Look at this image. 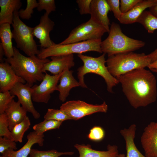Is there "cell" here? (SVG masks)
<instances>
[{"label": "cell", "instance_id": "5bb4252c", "mask_svg": "<svg viewBox=\"0 0 157 157\" xmlns=\"http://www.w3.org/2000/svg\"><path fill=\"white\" fill-rule=\"evenodd\" d=\"M110 8L106 0H92L90 5V19L104 27L109 32L110 25L108 14Z\"/></svg>", "mask_w": 157, "mask_h": 157}, {"label": "cell", "instance_id": "7a4b0ae2", "mask_svg": "<svg viewBox=\"0 0 157 157\" xmlns=\"http://www.w3.org/2000/svg\"><path fill=\"white\" fill-rule=\"evenodd\" d=\"M13 49V56L4 58V61L9 64L16 74L31 87L37 81H41L45 74H43L44 65L50 60L40 58L36 55L26 57L15 47Z\"/></svg>", "mask_w": 157, "mask_h": 157}, {"label": "cell", "instance_id": "ba28073f", "mask_svg": "<svg viewBox=\"0 0 157 157\" xmlns=\"http://www.w3.org/2000/svg\"><path fill=\"white\" fill-rule=\"evenodd\" d=\"M106 29L91 19L83 23L72 30L68 37L59 44H65L87 40L101 39Z\"/></svg>", "mask_w": 157, "mask_h": 157}, {"label": "cell", "instance_id": "e0dca14e", "mask_svg": "<svg viewBox=\"0 0 157 157\" xmlns=\"http://www.w3.org/2000/svg\"><path fill=\"white\" fill-rule=\"evenodd\" d=\"M51 60L45 63L44 72L48 71L53 75H58L66 68L70 69L75 65L73 54L51 57Z\"/></svg>", "mask_w": 157, "mask_h": 157}, {"label": "cell", "instance_id": "e575fe53", "mask_svg": "<svg viewBox=\"0 0 157 157\" xmlns=\"http://www.w3.org/2000/svg\"><path fill=\"white\" fill-rule=\"evenodd\" d=\"M16 142L12 139L0 137V153L2 154L6 150L10 148L15 150L17 148Z\"/></svg>", "mask_w": 157, "mask_h": 157}, {"label": "cell", "instance_id": "f1b7e54d", "mask_svg": "<svg viewBox=\"0 0 157 157\" xmlns=\"http://www.w3.org/2000/svg\"><path fill=\"white\" fill-rule=\"evenodd\" d=\"M44 119L63 122L66 120L72 119L65 111L60 108L59 109H48L44 116Z\"/></svg>", "mask_w": 157, "mask_h": 157}, {"label": "cell", "instance_id": "8fae6325", "mask_svg": "<svg viewBox=\"0 0 157 157\" xmlns=\"http://www.w3.org/2000/svg\"><path fill=\"white\" fill-rule=\"evenodd\" d=\"M32 87L27 83L18 82L10 91L13 95L16 96L22 106L27 112L31 113L34 118L38 119L40 114L35 109L32 102Z\"/></svg>", "mask_w": 157, "mask_h": 157}, {"label": "cell", "instance_id": "836d02e7", "mask_svg": "<svg viewBox=\"0 0 157 157\" xmlns=\"http://www.w3.org/2000/svg\"><path fill=\"white\" fill-rule=\"evenodd\" d=\"M105 136V132L103 129L98 126H94L90 129L88 135L91 140L96 141L102 140Z\"/></svg>", "mask_w": 157, "mask_h": 157}, {"label": "cell", "instance_id": "6da1fadb", "mask_svg": "<svg viewBox=\"0 0 157 157\" xmlns=\"http://www.w3.org/2000/svg\"><path fill=\"white\" fill-rule=\"evenodd\" d=\"M117 79L129 102L134 108L146 107L156 101L157 81L150 71L144 68L138 69Z\"/></svg>", "mask_w": 157, "mask_h": 157}, {"label": "cell", "instance_id": "60d3db41", "mask_svg": "<svg viewBox=\"0 0 157 157\" xmlns=\"http://www.w3.org/2000/svg\"><path fill=\"white\" fill-rule=\"evenodd\" d=\"M147 67L151 70L157 68V60L150 63Z\"/></svg>", "mask_w": 157, "mask_h": 157}, {"label": "cell", "instance_id": "ac0fdd59", "mask_svg": "<svg viewBox=\"0 0 157 157\" xmlns=\"http://www.w3.org/2000/svg\"><path fill=\"white\" fill-rule=\"evenodd\" d=\"M73 71L68 68L64 70L60 78V83L57 86V90L59 92V100L63 102L69 95L70 90L73 88L80 86L73 76Z\"/></svg>", "mask_w": 157, "mask_h": 157}, {"label": "cell", "instance_id": "4fadbf2b", "mask_svg": "<svg viewBox=\"0 0 157 157\" xmlns=\"http://www.w3.org/2000/svg\"><path fill=\"white\" fill-rule=\"evenodd\" d=\"M141 143L146 157H157V122H151L144 128Z\"/></svg>", "mask_w": 157, "mask_h": 157}, {"label": "cell", "instance_id": "f546056e", "mask_svg": "<svg viewBox=\"0 0 157 157\" xmlns=\"http://www.w3.org/2000/svg\"><path fill=\"white\" fill-rule=\"evenodd\" d=\"M27 5L26 8L21 9L18 11L19 15L20 18L27 20L29 19L33 13V9L37 8L38 2L36 0H27Z\"/></svg>", "mask_w": 157, "mask_h": 157}, {"label": "cell", "instance_id": "d6986e66", "mask_svg": "<svg viewBox=\"0 0 157 157\" xmlns=\"http://www.w3.org/2000/svg\"><path fill=\"white\" fill-rule=\"evenodd\" d=\"M157 3V0H142L128 12L122 13L119 21L122 24H129L136 22L142 13L147 8Z\"/></svg>", "mask_w": 157, "mask_h": 157}, {"label": "cell", "instance_id": "9a60e30c", "mask_svg": "<svg viewBox=\"0 0 157 157\" xmlns=\"http://www.w3.org/2000/svg\"><path fill=\"white\" fill-rule=\"evenodd\" d=\"M26 82L17 75L9 64L4 62L0 64V92L10 91L17 83Z\"/></svg>", "mask_w": 157, "mask_h": 157}, {"label": "cell", "instance_id": "d590c367", "mask_svg": "<svg viewBox=\"0 0 157 157\" xmlns=\"http://www.w3.org/2000/svg\"><path fill=\"white\" fill-rule=\"evenodd\" d=\"M109 6L110 11L113 12L115 17L118 21L122 14L120 7L119 0H106Z\"/></svg>", "mask_w": 157, "mask_h": 157}, {"label": "cell", "instance_id": "b9f144b4", "mask_svg": "<svg viewBox=\"0 0 157 157\" xmlns=\"http://www.w3.org/2000/svg\"><path fill=\"white\" fill-rule=\"evenodd\" d=\"M153 71L157 73V68L152 70Z\"/></svg>", "mask_w": 157, "mask_h": 157}, {"label": "cell", "instance_id": "603a6c76", "mask_svg": "<svg viewBox=\"0 0 157 157\" xmlns=\"http://www.w3.org/2000/svg\"><path fill=\"white\" fill-rule=\"evenodd\" d=\"M22 6L20 0H0V25L8 23L12 24L14 12Z\"/></svg>", "mask_w": 157, "mask_h": 157}, {"label": "cell", "instance_id": "1f68e13d", "mask_svg": "<svg viewBox=\"0 0 157 157\" xmlns=\"http://www.w3.org/2000/svg\"><path fill=\"white\" fill-rule=\"evenodd\" d=\"M37 9L38 11L42 10H46V13L49 15L52 11L56 10L55 1L54 0H39Z\"/></svg>", "mask_w": 157, "mask_h": 157}, {"label": "cell", "instance_id": "52a82bcc", "mask_svg": "<svg viewBox=\"0 0 157 157\" xmlns=\"http://www.w3.org/2000/svg\"><path fill=\"white\" fill-rule=\"evenodd\" d=\"M18 11L14 13L13 23L12 24L13 38L16 46L28 56L38 55L40 50L34 39L33 28L28 26L22 22L19 15Z\"/></svg>", "mask_w": 157, "mask_h": 157}, {"label": "cell", "instance_id": "9c48e42d", "mask_svg": "<svg viewBox=\"0 0 157 157\" xmlns=\"http://www.w3.org/2000/svg\"><path fill=\"white\" fill-rule=\"evenodd\" d=\"M60 108L65 111L72 119L77 120L95 113H106L108 106L105 102L101 104L93 105L80 100H72L63 104Z\"/></svg>", "mask_w": 157, "mask_h": 157}, {"label": "cell", "instance_id": "ab89813d", "mask_svg": "<svg viewBox=\"0 0 157 157\" xmlns=\"http://www.w3.org/2000/svg\"><path fill=\"white\" fill-rule=\"evenodd\" d=\"M5 55V53L3 48L0 44V62L1 63L4 62L3 56Z\"/></svg>", "mask_w": 157, "mask_h": 157}, {"label": "cell", "instance_id": "5b68a950", "mask_svg": "<svg viewBox=\"0 0 157 157\" xmlns=\"http://www.w3.org/2000/svg\"><path fill=\"white\" fill-rule=\"evenodd\" d=\"M105 54L97 57L78 54V57L82 60L83 65L78 69L77 77L80 86L83 88H87L84 81V76L88 73L97 74L102 77L106 83L107 90L109 92H113V88L119 83L118 80L109 72L105 65Z\"/></svg>", "mask_w": 157, "mask_h": 157}, {"label": "cell", "instance_id": "83f0119b", "mask_svg": "<svg viewBox=\"0 0 157 157\" xmlns=\"http://www.w3.org/2000/svg\"><path fill=\"white\" fill-rule=\"evenodd\" d=\"M74 154L73 152H58L55 149L47 151H41L35 149H32L29 157H59L63 155H72Z\"/></svg>", "mask_w": 157, "mask_h": 157}, {"label": "cell", "instance_id": "277c9868", "mask_svg": "<svg viewBox=\"0 0 157 157\" xmlns=\"http://www.w3.org/2000/svg\"><path fill=\"white\" fill-rule=\"evenodd\" d=\"M151 63L148 55L133 52L108 56L106 60L108 71L116 78L132 71L148 67Z\"/></svg>", "mask_w": 157, "mask_h": 157}, {"label": "cell", "instance_id": "8d00e7d4", "mask_svg": "<svg viewBox=\"0 0 157 157\" xmlns=\"http://www.w3.org/2000/svg\"><path fill=\"white\" fill-rule=\"evenodd\" d=\"M142 0H121L120 1V10L122 13H125L133 7Z\"/></svg>", "mask_w": 157, "mask_h": 157}, {"label": "cell", "instance_id": "4dcf8cb0", "mask_svg": "<svg viewBox=\"0 0 157 157\" xmlns=\"http://www.w3.org/2000/svg\"><path fill=\"white\" fill-rule=\"evenodd\" d=\"M0 137L12 140L11 133L9 129L8 118L5 113L0 114Z\"/></svg>", "mask_w": 157, "mask_h": 157}, {"label": "cell", "instance_id": "44dd1931", "mask_svg": "<svg viewBox=\"0 0 157 157\" xmlns=\"http://www.w3.org/2000/svg\"><path fill=\"white\" fill-rule=\"evenodd\" d=\"M74 147L79 152V157H117L119 154L118 147L115 145H108L106 151L94 150L89 144H76Z\"/></svg>", "mask_w": 157, "mask_h": 157}, {"label": "cell", "instance_id": "74e56055", "mask_svg": "<svg viewBox=\"0 0 157 157\" xmlns=\"http://www.w3.org/2000/svg\"><path fill=\"white\" fill-rule=\"evenodd\" d=\"M92 0H77L76 1L79 8L81 15L90 14V5Z\"/></svg>", "mask_w": 157, "mask_h": 157}, {"label": "cell", "instance_id": "7bdbcfd3", "mask_svg": "<svg viewBox=\"0 0 157 157\" xmlns=\"http://www.w3.org/2000/svg\"><path fill=\"white\" fill-rule=\"evenodd\" d=\"M0 157H4V156H2V155H1V156H0Z\"/></svg>", "mask_w": 157, "mask_h": 157}, {"label": "cell", "instance_id": "30bf717a", "mask_svg": "<svg viewBox=\"0 0 157 157\" xmlns=\"http://www.w3.org/2000/svg\"><path fill=\"white\" fill-rule=\"evenodd\" d=\"M63 72L58 75H53L45 72L41 83L31 87L33 101L37 103H47L50 99L51 94L57 90V84Z\"/></svg>", "mask_w": 157, "mask_h": 157}, {"label": "cell", "instance_id": "7c38bea8", "mask_svg": "<svg viewBox=\"0 0 157 157\" xmlns=\"http://www.w3.org/2000/svg\"><path fill=\"white\" fill-rule=\"evenodd\" d=\"M49 15L45 13L41 17L39 24L33 28V36L39 40L41 49L49 48L55 44L51 39L49 35L55 24Z\"/></svg>", "mask_w": 157, "mask_h": 157}, {"label": "cell", "instance_id": "4316f807", "mask_svg": "<svg viewBox=\"0 0 157 157\" xmlns=\"http://www.w3.org/2000/svg\"><path fill=\"white\" fill-rule=\"evenodd\" d=\"M62 122H63L53 120L44 119L34 125L33 128L38 134L42 135L47 131L59 129Z\"/></svg>", "mask_w": 157, "mask_h": 157}, {"label": "cell", "instance_id": "cb8c5ba5", "mask_svg": "<svg viewBox=\"0 0 157 157\" xmlns=\"http://www.w3.org/2000/svg\"><path fill=\"white\" fill-rule=\"evenodd\" d=\"M136 22L141 24L149 33H153L157 29V18L148 11L145 10L138 19ZM151 63L157 60V48L148 54Z\"/></svg>", "mask_w": 157, "mask_h": 157}, {"label": "cell", "instance_id": "f35d334b", "mask_svg": "<svg viewBox=\"0 0 157 157\" xmlns=\"http://www.w3.org/2000/svg\"><path fill=\"white\" fill-rule=\"evenodd\" d=\"M149 12L155 17L157 18V3L149 8Z\"/></svg>", "mask_w": 157, "mask_h": 157}, {"label": "cell", "instance_id": "2e32d148", "mask_svg": "<svg viewBox=\"0 0 157 157\" xmlns=\"http://www.w3.org/2000/svg\"><path fill=\"white\" fill-rule=\"evenodd\" d=\"M44 137V134H39L34 131L30 132L27 136V142L21 149L17 151L8 149L2 155L5 157H27L34 144H37L40 147L43 146Z\"/></svg>", "mask_w": 157, "mask_h": 157}, {"label": "cell", "instance_id": "484cf974", "mask_svg": "<svg viewBox=\"0 0 157 157\" xmlns=\"http://www.w3.org/2000/svg\"><path fill=\"white\" fill-rule=\"evenodd\" d=\"M31 122L27 116L22 122L15 126L11 131L12 140L15 142L21 143L24 133L29 128Z\"/></svg>", "mask_w": 157, "mask_h": 157}, {"label": "cell", "instance_id": "3957f363", "mask_svg": "<svg viewBox=\"0 0 157 157\" xmlns=\"http://www.w3.org/2000/svg\"><path fill=\"white\" fill-rule=\"evenodd\" d=\"M108 37L102 41L101 47L102 53L108 56L130 52L143 47L145 42L129 38L122 32L120 26L114 22L111 23Z\"/></svg>", "mask_w": 157, "mask_h": 157}, {"label": "cell", "instance_id": "ffe728a7", "mask_svg": "<svg viewBox=\"0 0 157 157\" xmlns=\"http://www.w3.org/2000/svg\"><path fill=\"white\" fill-rule=\"evenodd\" d=\"M18 101L13 99L6 108L5 113L8 122L9 129L10 131L16 125L22 121L27 116V112L21 106Z\"/></svg>", "mask_w": 157, "mask_h": 157}, {"label": "cell", "instance_id": "d6a6232c", "mask_svg": "<svg viewBox=\"0 0 157 157\" xmlns=\"http://www.w3.org/2000/svg\"><path fill=\"white\" fill-rule=\"evenodd\" d=\"M15 97L10 91L0 92V114L5 113L7 106Z\"/></svg>", "mask_w": 157, "mask_h": 157}, {"label": "cell", "instance_id": "7402d4cb", "mask_svg": "<svg viewBox=\"0 0 157 157\" xmlns=\"http://www.w3.org/2000/svg\"><path fill=\"white\" fill-rule=\"evenodd\" d=\"M136 126L131 125L128 128L120 130V133L123 137L126 143V155L125 157H146L143 155L136 147L134 142Z\"/></svg>", "mask_w": 157, "mask_h": 157}, {"label": "cell", "instance_id": "8992f818", "mask_svg": "<svg viewBox=\"0 0 157 157\" xmlns=\"http://www.w3.org/2000/svg\"><path fill=\"white\" fill-rule=\"evenodd\" d=\"M101 39H97L65 44L55 43L49 48L41 49L37 56L44 59L53 56L82 54L90 51L101 53Z\"/></svg>", "mask_w": 157, "mask_h": 157}, {"label": "cell", "instance_id": "d4e9b609", "mask_svg": "<svg viewBox=\"0 0 157 157\" xmlns=\"http://www.w3.org/2000/svg\"><path fill=\"white\" fill-rule=\"evenodd\" d=\"M10 24L5 23L0 25V38L2 46L7 58L12 57L14 54L12 39L13 38Z\"/></svg>", "mask_w": 157, "mask_h": 157}]
</instances>
